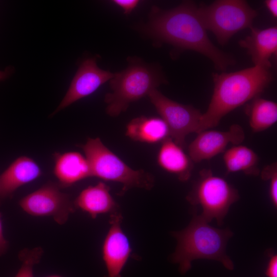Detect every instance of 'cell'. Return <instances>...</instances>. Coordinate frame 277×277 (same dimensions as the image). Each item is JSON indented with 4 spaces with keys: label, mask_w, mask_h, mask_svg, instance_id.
I'll use <instances>...</instances> for the list:
<instances>
[{
    "label": "cell",
    "mask_w": 277,
    "mask_h": 277,
    "mask_svg": "<svg viewBox=\"0 0 277 277\" xmlns=\"http://www.w3.org/2000/svg\"><path fill=\"white\" fill-rule=\"evenodd\" d=\"M245 110L253 132L264 131L277 121V105L272 101L256 97L246 106Z\"/></svg>",
    "instance_id": "ffe728a7"
},
{
    "label": "cell",
    "mask_w": 277,
    "mask_h": 277,
    "mask_svg": "<svg viewBox=\"0 0 277 277\" xmlns=\"http://www.w3.org/2000/svg\"><path fill=\"white\" fill-rule=\"evenodd\" d=\"M113 74L109 71L100 69L95 59H86L80 65L67 92L51 116L94 93L103 84L110 81Z\"/></svg>",
    "instance_id": "30bf717a"
},
{
    "label": "cell",
    "mask_w": 277,
    "mask_h": 277,
    "mask_svg": "<svg viewBox=\"0 0 277 277\" xmlns=\"http://www.w3.org/2000/svg\"><path fill=\"white\" fill-rule=\"evenodd\" d=\"M8 247V242L4 238L3 231L2 223L0 215V255L4 254Z\"/></svg>",
    "instance_id": "d4e9b609"
},
{
    "label": "cell",
    "mask_w": 277,
    "mask_h": 277,
    "mask_svg": "<svg viewBox=\"0 0 277 277\" xmlns=\"http://www.w3.org/2000/svg\"><path fill=\"white\" fill-rule=\"evenodd\" d=\"M197 134L188 147L189 156L194 163L209 160L223 152L229 144L239 145L245 139L242 127L236 124L226 131L207 129Z\"/></svg>",
    "instance_id": "7c38bea8"
},
{
    "label": "cell",
    "mask_w": 277,
    "mask_h": 277,
    "mask_svg": "<svg viewBox=\"0 0 277 277\" xmlns=\"http://www.w3.org/2000/svg\"><path fill=\"white\" fill-rule=\"evenodd\" d=\"M74 205L92 218L118 211V206L110 192V188L102 182L84 189L74 201Z\"/></svg>",
    "instance_id": "9a60e30c"
},
{
    "label": "cell",
    "mask_w": 277,
    "mask_h": 277,
    "mask_svg": "<svg viewBox=\"0 0 277 277\" xmlns=\"http://www.w3.org/2000/svg\"><path fill=\"white\" fill-rule=\"evenodd\" d=\"M126 135L133 141L147 144L162 143L170 137L169 128L162 118L144 116L127 124Z\"/></svg>",
    "instance_id": "ac0fdd59"
},
{
    "label": "cell",
    "mask_w": 277,
    "mask_h": 277,
    "mask_svg": "<svg viewBox=\"0 0 277 277\" xmlns=\"http://www.w3.org/2000/svg\"><path fill=\"white\" fill-rule=\"evenodd\" d=\"M148 96L167 125L170 137L183 148L188 134L198 133L202 113L192 106L183 105L169 99L156 89L151 91Z\"/></svg>",
    "instance_id": "ba28073f"
},
{
    "label": "cell",
    "mask_w": 277,
    "mask_h": 277,
    "mask_svg": "<svg viewBox=\"0 0 277 277\" xmlns=\"http://www.w3.org/2000/svg\"><path fill=\"white\" fill-rule=\"evenodd\" d=\"M27 213L35 216H50L63 225L74 211L68 194L54 184H47L23 197L19 202Z\"/></svg>",
    "instance_id": "9c48e42d"
},
{
    "label": "cell",
    "mask_w": 277,
    "mask_h": 277,
    "mask_svg": "<svg viewBox=\"0 0 277 277\" xmlns=\"http://www.w3.org/2000/svg\"><path fill=\"white\" fill-rule=\"evenodd\" d=\"M223 160L228 173L241 171L253 175L259 173L258 156L247 146L236 145L229 148L224 153Z\"/></svg>",
    "instance_id": "d6986e66"
},
{
    "label": "cell",
    "mask_w": 277,
    "mask_h": 277,
    "mask_svg": "<svg viewBox=\"0 0 277 277\" xmlns=\"http://www.w3.org/2000/svg\"><path fill=\"white\" fill-rule=\"evenodd\" d=\"M251 29L250 34L239 44L247 50L255 66L270 68L269 60L277 52V28L260 29L251 27Z\"/></svg>",
    "instance_id": "4fadbf2b"
},
{
    "label": "cell",
    "mask_w": 277,
    "mask_h": 277,
    "mask_svg": "<svg viewBox=\"0 0 277 277\" xmlns=\"http://www.w3.org/2000/svg\"><path fill=\"white\" fill-rule=\"evenodd\" d=\"M53 172L59 182L69 186L92 176L89 163L85 157L76 151L54 154Z\"/></svg>",
    "instance_id": "2e32d148"
},
{
    "label": "cell",
    "mask_w": 277,
    "mask_h": 277,
    "mask_svg": "<svg viewBox=\"0 0 277 277\" xmlns=\"http://www.w3.org/2000/svg\"><path fill=\"white\" fill-rule=\"evenodd\" d=\"M177 245L171 260L179 265L185 274L197 259L215 260L229 270H233V262L226 252V247L233 233L228 228L219 229L210 226L200 215L194 212L189 225L184 229L172 232Z\"/></svg>",
    "instance_id": "3957f363"
},
{
    "label": "cell",
    "mask_w": 277,
    "mask_h": 277,
    "mask_svg": "<svg viewBox=\"0 0 277 277\" xmlns=\"http://www.w3.org/2000/svg\"><path fill=\"white\" fill-rule=\"evenodd\" d=\"M111 92L105 96L107 113L117 116L129 104L148 95L151 91L165 83L166 80L158 69L140 60L131 59L128 67L114 73L109 81Z\"/></svg>",
    "instance_id": "277c9868"
},
{
    "label": "cell",
    "mask_w": 277,
    "mask_h": 277,
    "mask_svg": "<svg viewBox=\"0 0 277 277\" xmlns=\"http://www.w3.org/2000/svg\"><path fill=\"white\" fill-rule=\"evenodd\" d=\"M42 250L39 248L23 250L19 254L22 264L15 277H34V266L39 262Z\"/></svg>",
    "instance_id": "44dd1931"
},
{
    "label": "cell",
    "mask_w": 277,
    "mask_h": 277,
    "mask_svg": "<svg viewBox=\"0 0 277 277\" xmlns=\"http://www.w3.org/2000/svg\"><path fill=\"white\" fill-rule=\"evenodd\" d=\"M264 180L269 182V194L270 200L274 207H277V166L274 163L266 166L261 172Z\"/></svg>",
    "instance_id": "7402d4cb"
},
{
    "label": "cell",
    "mask_w": 277,
    "mask_h": 277,
    "mask_svg": "<svg viewBox=\"0 0 277 277\" xmlns=\"http://www.w3.org/2000/svg\"><path fill=\"white\" fill-rule=\"evenodd\" d=\"M157 161L163 169L175 175L181 181L188 180L191 176L193 162L170 137L162 142Z\"/></svg>",
    "instance_id": "e0dca14e"
},
{
    "label": "cell",
    "mask_w": 277,
    "mask_h": 277,
    "mask_svg": "<svg viewBox=\"0 0 277 277\" xmlns=\"http://www.w3.org/2000/svg\"><path fill=\"white\" fill-rule=\"evenodd\" d=\"M122 218L118 211L110 214V227L102 246L103 259L107 271L106 277H121L132 251L129 241L121 227Z\"/></svg>",
    "instance_id": "8fae6325"
},
{
    "label": "cell",
    "mask_w": 277,
    "mask_h": 277,
    "mask_svg": "<svg viewBox=\"0 0 277 277\" xmlns=\"http://www.w3.org/2000/svg\"><path fill=\"white\" fill-rule=\"evenodd\" d=\"M265 274L267 277H277V255H270L268 262Z\"/></svg>",
    "instance_id": "cb8c5ba5"
},
{
    "label": "cell",
    "mask_w": 277,
    "mask_h": 277,
    "mask_svg": "<svg viewBox=\"0 0 277 277\" xmlns=\"http://www.w3.org/2000/svg\"><path fill=\"white\" fill-rule=\"evenodd\" d=\"M47 277H62V276L57 275H51L48 276Z\"/></svg>",
    "instance_id": "83f0119b"
},
{
    "label": "cell",
    "mask_w": 277,
    "mask_h": 277,
    "mask_svg": "<svg viewBox=\"0 0 277 277\" xmlns=\"http://www.w3.org/2000/svg\"><path fill=\"white\" fill-rule=\"evenodd\" d=\"M84 151L92 176L123 185L120 194L132 188L150 190L154 185L153 176L143 170H134L109 150L100 138H88L81 146Z\"/></svg>",
    "instance_id": "5b68a950"
},
{
    "label": "cell",
    "mask_w": 277,
    "mask_h": 277,
    "mask_svg": "<svg viewBox=\"0 0 277 277\" xmlns=\"http://www.w3.org/2000/svg\"><path fill=\"white\" fill-rule=\"evenodd\" d=\"M113 3L121 8L125 14H129L137 6V0H114Z\"/></svg>",
    "instance_id": "603a6c76"
},
{
    "label": "cell",
    "mask_w": 277,
    "mask_h": 277,
    "mask_svg": "<svg viewBox=\"0 0 277 277\" xmlns=\"http://www.w3.org/2000/svg\"><path fill=\"white\" fill-rule=\"evenodd\" d=\"M39 165L32 159L21 156L0 175V197L11 195L17 189L42 175Z\"/></svg>",
    "instance_id": "5bb4252c"
},
{
    "label": "cell",
    "mask_w": 277,
    "mask_h": 277,
    "mask_svg": "<svg viewBox=\"0 0 277 277\" xmlns=\"http://www.w3.org/2000/svg\"><path fill=\"white\" fill-rule=\"evenodd\" d=\"M144 32L160 42L182 50H190L206 56L217 70L224 71L234 60L218 49L210 40L192 2L183 3L172 9L153 7Z\"/></svg>",
    "instance_id": "6da1fadb"
},
{
    "label": "cell",
    "mask_w": 277,
    "mask_h": 277,
    "mask_svg": "<svg viewBox=\"0 0 277 277\" xmlns=\"http://www.w3.org/2000/svg\"><path fill=\"white\" fill-rule=\"evenodd\" d=\"M239 199L238 190L225 179L203 170L200 177L187 196L193 205L202 208L200 216L207 222L215 220L221 226L230 206Z\"/></svg>",
    "instance_id": "52a82bcc"
},
{
    "label": "cell",
    "mask_w": 277,
    "mask_h": 277,
    "mask_svg": "<svg viewBox=\"0 0 277 277\" xmlns=\"http://www.w3.org/2000/svg\"><path fill=\"white\" fill-rule=\"evenodd\" d=\"M267 9L274 17L277 16V1L267 0L265 2Z\"/></svg>",
    "instance_id": "484cf974"
},
{
    "label": "cell",
    "mask_w": 277,
    "mask_h": 277,
    "mask_svg": "<svg viewBox=\"0 0 277 277\" xmlns=\"http://www.w3.org/2000/svg\"><path fill=\"white\" fill-rule=\"evenodd\" d=\"M269 69L254 65L233 72L214 74L213 94L202 114L198 133L216 126L229 112L258 97L272 80Z\"/></svg>",
    "instance_id": "7a4b0ae2"
},
{
    "label": "cell",
    "mask_w": 277,
    "mask_h": 277,
    "mask_svg": "<svg viewBox=\"0 0 277 277\" xmlns=\"http://www.w3.org/2000/svg\"><path fill=\"white\" fill-rule=\"evenodd\" d=\"M206 30L212 32L221 45L226 44L239 31L252 27L258 15L245 1L220 0L197 7Z\"/></svg>",
    "instance_id": "8992f818"
},
{
    "label": "cell",
    "mask_w": 277,
    "mask_h": 277,
    "mask_svg": "<svg viewBox=\"0 0 277 277\" xmlns=\"http://www.w3.org/2000/svg\"><path fill=\"white\" fill-rule=\"evenodd\" d=\"M10 68H7L3 71L0 70V81L7 79L11 73Z\"/></svg>",
    "instance_id": "4316f807"
}]
</instances>
